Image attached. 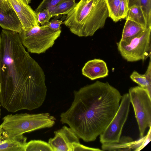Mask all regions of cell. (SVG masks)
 <instances>
[{"label": "cell", "instance_id": "cell-28", "mask_svg": "<svg viewBox=\"0 0 151 151\" xmlns=\"http://www.w3.org/2000/svg\"><path fill=\"white\" fill-rule=\"evenodd\" d=\"M12 8L9 1L6 3H3L0 1V10H6Z\"/></svg>", "mask_w": 151, "mask_h": 151}, {"label": "cell", "instance_id": "cell-16", "mask_svg": "<svg viewBox=\"0 0 151 151\" xmlns=\"http://www.w3.org/2000/svg\"><path fill=\"white\" fill-rule=\"evenodd\" d=\"M128 8L134 6L140 7L143 13L147 28L151 27V0H128Z\"/></svg>", "mask_w": 151, "mask_h": 151}, {"label": "cell", "instance_id": "cell-14", "mask_svg": "<svg viewBox=\"0 0 151 151\" xmlns=\"http://www.w3.org/2000/svg\"><path fill=\"white\" fill-rule=\"evenodd\" d=\"M147 70L144 74H141L134 71L130 77L139 86L146 90L151 96V57Z\"/></svg>", "mask_w": 151, "mask_h": 151}, {"label": "cell", "instance_id": "cell-2", "mask_svg": "<svg viewBox=\"0 0 151 151\" xmlns=\"http://www.w3.org/2000/svg\"><path fill=\"white\" fill-rule=\"evenodd\" d=\"M70 108L60 115L79 138L95 140L105 129L116 114L122 96L108 82L97 81L74 91Z\"/></svg>", "mask_w": 151, "mask_h": 151}, {"label": "cell", "instance_id": "cell-11", "mask_svg": "<svg viewBox=\"0 0 151 151\" xmlns=\"http://www.w3.org/2000/svg\"><path fill=\"white\" fill-rule=\"evenodd\" d=\"M82 72L83 76L92 80L105 77L109 73L106 63L102 60L97 59L87 62L83 68Z\"/></svg>", "mask_w": 151, "mask_h": 151}, {"label": "cell", "instance_id": "cell-21", "mask_svg": "<svg viewBox=\"0 0 151 151\" xmlns=\"http://www.w3.org/2000/svg\"><path fill=\"white\" fill-rule=\"evenodd\" d=\"M121 0H105L109 12V17L115 22L120 19L119 14V8Z\"/></svg>", "mask_w": 151, "mask_h": 151}, {"label": "cell", "instance_id": "cell-13", "mask_svg": "<svg viewBox=\"0 0 151 151\" xmlns=\"http://www.w3.org/2000/svg\"><path fill=\"white\" fill-rule=\"evenodd\" d=\"M27 140L23 134L6 139L0 145V151H25Z\"/></svg>", "mask_w": 151, "mask_h": 151}, {"label": "cell", "instance_id": "cell-7", "mask_svg": "<svg viewBox=\"0 0 151 151\" xmlns=\"http://www.w3.org/2000/svg\"><path fill=\"white\" fill-rule=\"evenodd\" d=\"M128 93L142 137L146 129L151 126V96L139 86L130 88Z\"/></svg>", "mask_w": 151, "mask_h": 151}, {"label": "cell", "instance_id": "cell-6", "mask_svg": "<svg viewBox=\"0 0 151 151\" xmlns=\"http://www.w3.org/2000/svg\"><path fill=\"white\" fill-rule=\"evenodd\" d=\"M151 27L116 43L121 55L128 62L144 61L151 55Z\"/></svg>", "mask_w": 151, "mask_h": 151}, {"label": "cell", "instance_id": "cell-5", "mask_svg": "<svg viewBox=\"0 0 151 151\" xmlns=\"http://www.w3.org/2000/svg\"><path fill=\"white\" fill-rule=\"evenodd\" d=\"M61 32V29L57 31L52 30L47 24L26 30L22 29L19 34L22 43L28 52L39 54L53 46Z\"/></svg>", "mask_w": 151, "mask_h": 151}, {"label": "cell", "instance_id": "cell-23", "mask_svg": "<svg viewBox=\"0 0 151 151\" xmlns=\"http://www.w3.org/2000/svg\"><path fill=\"white\" fill-rule=\"evenodd\" d=\"M37 16L38 24L44 25L49 22L52 17L47 9H45L37 13Z\"/></svg>", "mask_w": 151, "mask_h": 151}, {"label": "cell", "instance_id": "cell-27", "mask_svg": "<svg viewBox=\"0 0 151 151\" xmlns=\"http://www.w3.org/2000/svg\"><path fill=\"white\" fill-rule=\"evenodd\" d=\"M103 151L99 148L88 147L80 143H75L73 145V151Z\"/></svg>", "mask_w": 151, "mask_h": 151}, {"label": "cell", "instance_id": "cell-4", "mask_svg": "<svg viewBox=\"0 0 151 151\" xmlns=\"http://www.w3.org/2000/svg\"><path fill=\"white\" fill-rule=\"evenodd\" d=\"M0 126L4 139L41 129L52 127L56 118L48 113L9 114L2 118Z\"/></svg>", "mask_w": 151, "mask_h": 151}, {"label": "cell", "instance_id": "cell-30", "mask_svg": "<svg viewBox=\"0 0 151 151\" xmlns=\"http://www.w3.org/2000/svg\"><path fill=\"white\" fill-rule=\"evenodd\" d=\"M22 1H23V2L26 3L27 4H29L32 0H21Z\"/></svg>", "mask_w": 151, "mask_h": 151}, {"label": "cell", "instance_id": "cell-22", "mask_svg": "<svg viewBox=\"0 0 151 151\" xmlns=\"http://www.w3.org/2000/svg\"><path fill=\"white\" fill-rule=\"evenodd\" d=\"M146 135L141 137V138L136 141H134V150L135 151H139L146 146L151 141V126Z\"/></svg>", "mask_w": 151, "mask_h": 151}, {"label": "cell", "instance_id": "cell-26", "mask_svg": "<svg viewBox=\"0 0 151 151\" xmlns=\"http://www.w3.org/2000/svg\"><path fill=\"white\" fill-rule=\"evenodd\" d=\"M63 19H54L49 22L47 24L49 27L52 30L57 31L60 30V25L63 24Z\"/></svg>", "mask_w": 151, "mask_h": 151}, {"label": "cell", "instance_id": "cell-1", "mask_svg": "<svg viewBox=\"0 0 151 151\" xmlns=\"http://www.w3.org/2000/svg\"><path fill=\"white\" fill-rule=\"evenodd\" d=\"M45 75L25 50L19 33L0 35V104L8 111L37 109L47 95Z\"/></svg>", "mask_w": 151, "mask_h": 151}, {"label": "cell", "instance_id": "cell-18", "mask_svg": "<svg viewBox=\"0 0 151 151\" xmlns=\"http://www.w3.org/2000/svg\"><path fill=\"white\" fill-rule=\"evenodd\" d=\"M146 29L141 25L135 22L126 19L123 29L121 39L134 36Z\"/></svg>", "mask_w": 151, "mask_h": 151}, {"label": "cell", "instance_id": "cell-19", "mask_svg": "<svg viewBox=\"0 0 151 151\" xmlns=\"http://www.w3.org/2000/svg\"><path fill=\"white\" fill-rule=\"evenodd\" d=\"M126 17V19L133 21L145 29L148 28L142 11L140 7L134 6L129 8Z\"/></svg>", "mask_w": 151, "mask_h": 151}, {"label": "cell", "instance_id": "cell-31", "mask_svg": "<svg viewBox=\"0 0 151 151\" xmlns=\"http://www.w3.org/2000/svg\"><path fill=\"white\" fill-rule=\"evenodd\" d=\"M9 0H0V1L3 3H6L9 2Z\"/></svg>", "mask_w": 151, "mask_h": 151}, {"label": "cell", "instance_id": "cell-3", "mask_svg": "<svg viewBox=\"0 0 151 151\" xmlns=\"http://www.w3.org/2000/svg\"><path fill=\"white\" fill-rule=\"evenodd\" d=\"M109 16L105 0H80L67 14L63 24L79 37L91 36L104 26Z\"/></svg>", "mask_w": 151, "mask_h": 151}, {"label": "cell", "instance_id": "cell-20", "mask_svg": "<svg viewBox=\"0 0 151 151\" xmlns=\"http://www.w3.org/2000/svg\"><path fill=\"white\" fill-rule=\"evenodd\" d=\"M53 151L48 143L41 140H31L27 142L25 151Z\"/></svg>", "mask_w": 151, "mask_h": 151}, {"label": "cell", "instance_id": "cell-17", "mask_svg": "<svg viewBox=\"0 0 151 151\" xmlns=\"http://www.w3.org/2000/svg\"><path fill=\"white\" fill-rule=\"evenodd\" d=\"M75 0H65L47 9L49 10L52 17L67 14L75 6L76 3Z\"/></svg>", "mask_w": 151, "mask_h": 151}, {"label": "cell", "instance_id": "cell-25", "mask_svg": "<svg viewBox=\"0 0 151 151\" xmlns=\"http://www.w3.org/2000/svg\"><path fill=\"white\" fill-rule=\"evenodd\" d=\"M128 9V0H121L119 10V14L120 19L126 17Z\"/></svg>", "mask_w": 151, "mask_h": 151}, {"label": "cell", "instance_id": "cell-32", "mask_svg": "<svg viewBox=\"0 0 151 151\" xmlns=\"http://www.w3.org/2000/svg\"><path fill=\"white\" fill-rule=\"evenodd\" d=\"M1 106V105L0 104V116H1V108H0Z\"/></svg>", "mask_w": 151, "mask_h": 151}, {"label": "cell", "instance_id": "cell-12", "mask_svg": "<svg viewBox=\"0 0 151 151\" xmlns=\"http://www.w3.org/2000/svg\"><path fill=\"white\" fill-rule=\"evenodd\" d=\"M0 26L3 29L18 33L23 29L20 21L12 7L6 10H0Z\"/></svg>", "mask_w": 151, "mask_h": 151}, {"label": "cell", "instance_id": "cell-10", "mask_svg": "<svg viewBox=\"0 0 151 151\" xmlns=\"http://www.w3.org/2000/svg\"><path fill=\"white\" fill-rule=\"evenodd\" d=\"M8 1L19 19L22 29L26 30L39 25L36 13L29 4L21 0Z\"/></svg>", "mask_w": 151, "mask_h": 151}, {"label": "cell", "instance_id": "cell-9", "mask_svg": "<svg viewBox=\"0 0 151 151\" xmlns=\"http://www.w3.org/2000/svg\"><path fill=\"white\" fill-rule=\"evenodd\" d=\"M54 133V137L48 142L53 151H73V145L80 143L79 138L70 127L66 126Z\"/></svg>", "mask_w": 151, "mask_h": 151}, {"label": "cell", "instance_id": "cell-8", "mask_svg": "<svg viewBox=\"0 0 151 151\" xmlns=\"http://www.w3.org/2000/svg\"><path fill=\"white\" fill-rule=\"evenodd\" d=\"M119 109L112 120L100 135L102 144L117 143L120 138L122 129L128 116L130 101L128 93L122 96Z\"/></svg>", "mask_w": 151, "mask_h": 151}, {"label": "cell", "instance_id": "cell-15", "mask_svg": "<svg viewBox=\"0 0 151 151\" xmlns=\"http://www.w3.org/2000/svg\"><path fill=\"white\" fill-rule=\"evenodd\" d=\"M133 140L128 137H122L117 143L102 144V150L109 151H131Z\"/></svg>", "mask_w": 151, "mask_h": 151}, {"label": "cell", "instance_id": "cell-29", "mask_svg": "<svg viewBox=\"0 0 151 151\" xmlns=\"http://www.w3.org/2000/svg\"><path fill=\"white\" fill-rule=\"evenodd\" d=\"M3 132V129L0 126V145L4 142V139L3 138L2 135Z\"/></svg>", "mask_w": 151, "mask_h": 151}, {"label": "cell", "instance_id": "cell-24", "mask_svg": "<svg viewBox=\"0 0 151 151\" xmlns=\"http://www.w3.org/2000/svg\"><path fill=\"white\" fill-rule=\"evenodd\" d=\"M65 0H43L35 11L37 13L44 9L53 7Z\"/></svg>", "mask_w": 151, "mask_h": 151}]
</instances>
